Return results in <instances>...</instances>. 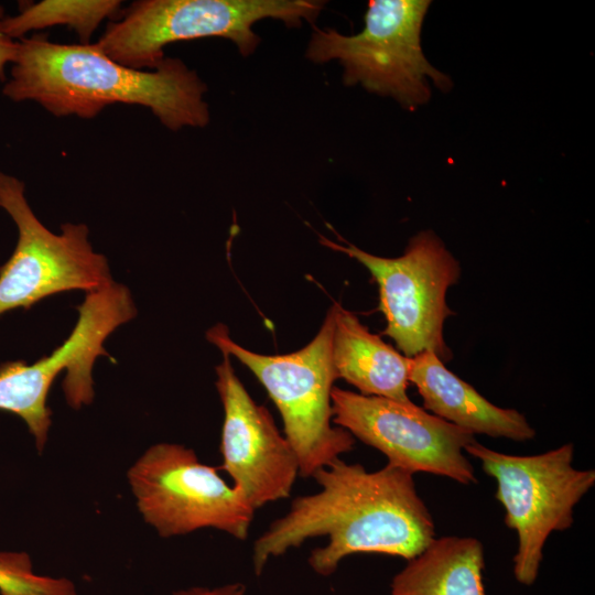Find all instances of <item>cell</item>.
I'll return each instance as SVG.
<instances>
[{
  "label": "cell",
  "mask_w": 595,
  "mask_h": 595,
  "mask_svg": "<svg viewBox=\"0 0 595 595\" xmlns=\"http://www.w3.org/2000/svg\"><path fill=\"white\" fill-rule=\"evenodd\" d=\"M321 489L299 496L288 512L270 523L253 543V573L270 559L306 540L326 536L325 547L311 551L307 563L329 576L345 558L378 553L411 560L435 539V524L418 494L413 474L386 464L368 472L338 458L316 470Z\"/></svg>",
  "instance_id": "obj_1"
},
{
  "label": "cell",
  "mask_w": 595,
  "mask_h": 595,
  "mask_svg": "<svg viewBox=\"0 0 595 595\" xmlns=\"http://www.w3.org/2000/svg\"><path fill=\"white\" fill-rule=\"evenodd\" d=\"M2 94L33 101L55 117L93 119L115 104L149 108L172 131L204 128L210 115L206 84L183 61L165 57L154 69L125 66L96 44H61L36 33L18 40Z\"/></svg>",
  "instance_id": "obj_2"
},
{
  "label": "cell",
  "mask_w": 595,
  "mask_h": 595,
  "mask_svg": "<svg viewBox=\"0 0 595 595\" xmlns=\"http://www.w3.org/2000/svg\"><path fill=\"white\" fill-rule=\"evenodd\" d=\"M324 6L317 0H137L109 21L96 44L139 71L154 69L170 43L212 36L230 40L247 57L261 42L255 23L271 18L290 28L303 20L313 25Z\"/></svg>",
  "instance_id": "obj_3"
},
{
  "label": "cell",
  "mask_w": 595,
  "mask_h": 595,
  "mask_svg": "<svg viewBox=\"0 0 595 595\" xmlns=\"http://www.w3.org/2000/svg\"><path fill=\"white\" fill-rule=\"evenodd\" d=\"M333 332L332 307L312 342L285 355L253 353L235 343L224 324L207 332L210 343L247 366L266 388L282 416L284 436L296 455L302 477H312L355 445L348 431L332 425L331 393L337 379Z\"/></svg>",
  "instance_id": "obj_4"
},
{
  "label": "cell",
  "mask_w": 595,
  "mask_h": 595,
  "mask_svg": "<svg viewBox=\"0 0 595 595\" xmlns=\"http://www.w3.org/2000/svg\"><path fill=\"white\" fill-rule=\"evenodd\" d=\"M430 4L429 0H371L359 33L348 36L315 28L305 56L314 63L337 60L344 67V85L359 84L413 110L430 99L429 79L440 89L451 87V79L428 62L421 47Z\"/></svg>",
  "instance_id": "obj_5"
},
{
  "label": "cell",
  "mask_w": 595,
  "mask_h": 595,
  "mask_svg": "<svg viewBox=\"0 0 595 595\" xmlns=\"http://www.w3.org/2000/svg\"><path fill=\"white\" fill-rule=\"evenodd\" d=\"M495 478V498L505 509V523L518 538L513 575L530 586L539 575L543 548L553 531L573 522L574 507L595 484L594 469L573 466L574 445L566 443L537 455H510L477 441L465 448Z\"/></svg>",
  "instance_id": "obj_6"
},
{
  "label": "cell",
  "mask_w": 595,
  "mask_h": 595,
  "mask_svg": "<svg viewBox=\"0 0 595 595\" xmlns=\"http://www.w3.org/2000/svg\"><path fill=\"white\" fill-rule=\"evenodd\" d=\"M194 450L175 443L150 446L127 478L143 520L162 538L213 528L246 540L256 510Z\"/></svg>",
  "instance_id": "obj_7"
},
{
  "label": "cell",
  "mask_w": 595,
  "mask_h": 595,
  "mask_svg": "<svg viewBox=\"0 0 595 595\" xmlns=\"http://www.w3.org/2000/svg\"><path fill=\"white\" fill-rule=\"evenodd\" d=\"M321 242L344 252L365 266L379 289V309L387 326L383 334L411 358L423 351L434 353L443 363L452 351L443 336L444 321L454 314L445 296L461 274L458 261L431 230L413 236L402 256L383 258L346 242Z\"/></svg>",
  "instance_id": "obj_8"
},
{
  "label": "cell",
  "mask_w": 595,
  "mask_h": 595,
  "mask_svg": "<svg viewBox=\"0 0 595 595\" xmlns=\"http://www.w3.org/2000/svg\"><path fill=\"white\" fill-rule=\"evenodd\" d=\"M0 207L19 232L12 256L0 267V315L30 309L58 292L88 293L112 282L107 259L88 240L87 226L63 224L61 234L52 232L28 204L24 183L1 171Z\"/></svg>",
  "instance_id": "obj_9"
},
{
  "label": "cell",
  "mask_w": 595,
  "mask_h": 595,
  "mask_svg": "<svg viewBox=\"0 0 595 595\" xmlns=\"http://www.w3.org/2000/svg\"><path fill=\"white\" fill-rule=\"evenodd\" d=\"M333 422L380 451L387 464L411 474L445 476L459 484L477 483L465 448L474 434L411 402L364 396L333 387Z\"/></svg>",
  "instance_id": "obj_10"
},
{
  "label": "cell",
  "mask_w": 595,
  "mask_h": 595,
  "mask_svg": "<svg viewBox=\"0 0 595 595\" xmlns=\"http://www.w3.org/2000/svg\"><path fill=\"white\" fill-rule=\"evenodd\" d=\"M216 367L224 408L219 451L236 487L255 509L288 498L299 474L296 455L268 409L258 404L236 375L230 356Z\"/></svg>",
  "instance_id": "obj_11"
},
{
  "label": "cell",
  "mask_w": 595,
  "mask_h": 595,
  "mask_svg": "<svg viewBox=\"0 0 595 595\" xmlns=\"http://www.w3.org/2000/svg\"><path fill=\"white\" fill-rule=\"evenodd\" d=\"M409 382L416 387L426 410L472 434L518 442L536 436L522 413L488 401L432 351L409 358Z\"/></svg>",
  "instance_id": "obj_12"
},
{
  "label": "cell",
  "mask_w": 595,
  "mask_h": 595,
  "mask_svg": "<svg viewBox=\"0 0 595 595\" xmlns=\"http://www.w3.org/2000/svg\"><path fill=\"white\" fill-rule=\"evenodd\" d=\"M332 309V357L337 378L345 379L364 396L411 402L407 393L409 358L372 334L354 313L339 304Z\"/></svg>",
  "instance_id": "obj_13"
},
{
  "label": "cell",
  "mask_w": 595,
  "mask_h": 595,
  "mask_svg": "<svg viewBox=\"0 0 595 595\" xmlns=\"http://www.w3.org/2000/svg\"><path fill=\"white\" fill-rule=\"evenodd\" d=\"M484 545L472 537L435 538L394 575L391 595H486Z\"/></svg>",
  "instance_id": "obj_14"
},
{
  "label": "cell",
  "mask_w": 595,
  "mask_h": 595,
  "mask_svg": "<svg viewBox=\"0 0 595 595\" xmlns=\"http://www.w3.org/2000/svg\"><path fill=\"white\" fill-rule=\"evenodd\" d=\"M119 0H43L20 4L15 15H6L2 21L4 33L20 40L31 31H41L55 25L74 30L80 44H90L95 31L105 20H115L121 12Z\"/></svg>",
  "instance_id": "obj_15"
},
{
  "label": "cell",
  "mask_w": 595,
  "mask_h": 595,
  "mask_svg": "<svg viewBox=\"0 0 595 595\" xmlns=\"http://www.w3.org/2000/svg\"><path fill=\"white\" fill-rule=\"evenodd\" d=\"M1 595H76L74 584L66 578L37 575L25 553H0Z\"/></svg>",
  "instance_id": "obj_16"
},
{
  "label": "cell",
  "mask_w": 595,
  "mask_h": 595,
  "mask_svg": "<svg viewBox=\"0 0 595 595\" xmlns=\"http://www.w3.org/2000/svg\"><path fill=\"white\" fill-rule=\"evenodd\" d=\"M4 18V8L0 4V82L3 83L8 78L7 67L13 63L18 52V41L9 37L2 29Z\"/></svg>",
  "instance_id": "obj_17"
},
{
  "label": "cell",
  "mask_w": 595,
  "mask_h": 595,
  "mask_svg": "<svg viewBox=\"0 0 595 595\" xmlns=\"http://www.w3.org/2000/svg\"><path fill=\"white\" fill-rule=\"evenodd\" d=\"M247 586L232 582L216 587L193 586L173 592L172 595H246Z\"/></svg>",
  "instance_id": "obj_18"
}]
</instances>
